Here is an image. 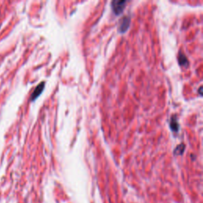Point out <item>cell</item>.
Here are the masks:
<instances>
[{
	"mask_svg": "<svg viewBox=\"0 0 203 203\" xmlns=\"http://www.w3.org/2000/svg\"><path fill=\"white\" fill-rule=\"evenodd\" d=\"M44 87H45V83H44V82H42V83H40L38 87H36L35 90H34V91L33 92V94H32V95H31L32 101L35 100V99H37V98H38V97L41 94H42V91H43V90H44Z\"/></svg>",
	"mask_w": 203,
	"mask_h": 203,
	"instance_id": "3957f363",
	"label": "cell"
},
{
	"mask_svg": "<svg viewBox=\"0 0 203 203\" xmlns=\"http://www.w3.org/2000/svg\"><path fill=\"white\" fill-rule=\"evenodd\" d=\"M170 126L174 132H177L179 130V123H178L177 119H176V116H173L172 118L171 122H170Z\"/></svg>",
	"mask_w": 203,
	"mask_h": 203,
	"instance_id": "277c9868",
	"label": "cell"
},
{
	"mask_svg": "<svg viewBox=\"0 0 203 203\" xmlns=\"http://www.w3.org/2000/svg\"><path fill=\"white\" fill-rule=\"evenodd\" d=\"M129 24H130V18L127 16L123 17L122 19L121 20L120 22H119V31L121 33H124V32L128 30L129 26Z\"/></svg>",
	"mask_w": 203,
	"mask_h": 203,
	"instance_id": "7a4b0ae2",
	"label": "cell"
},
{
	"mask_svg": "<svg viewBox=\"0 0 203 203\" xmlns=\"http://www.w3.org/2000/svg\"><path fill=\"white\" fill-rule=\"evenodd\" d=\"M184 149H185V144H180L179 145L177 146L176 148L175 149V154L176 155H181L183 152Z\"/></svg>",
	"mask_w": 203,
	"mask_h": 203,
	"instance_id": "8992f818",
	"label": "cell"
},
{
	"mask_svg": "<svg viewBox=\"0 0 203 203\" xmlns=\"http://www.w3.org/2000/svg\"><path fill=\"white\" fill-rule=\"evenodd\" d=\"M126 1H121V0H114L111 2V7L116 15H119L121 13H122L125 7Z\"/></svg>",
	"mask_w": 203,
	"mask_h": 203,
	"instance_id": "6da1fadb",
	"label": "cell"
},
{
	"mask_svg": "<svg viewBox=\"0 0 203 203\" xmlns=\"http://www.w3.org/2000/svg\"><path fill=\"white\" fill-rule=\"evenodd\" d=\"M179 62L181 65H187L188 63V60L186 56L182 53H179Z\"/></svg>",
	"mask_w": 203,
	"mask_h": 203,
	"instance_id": "5b68a950",
	"label": "cell"
}]
</instances>
